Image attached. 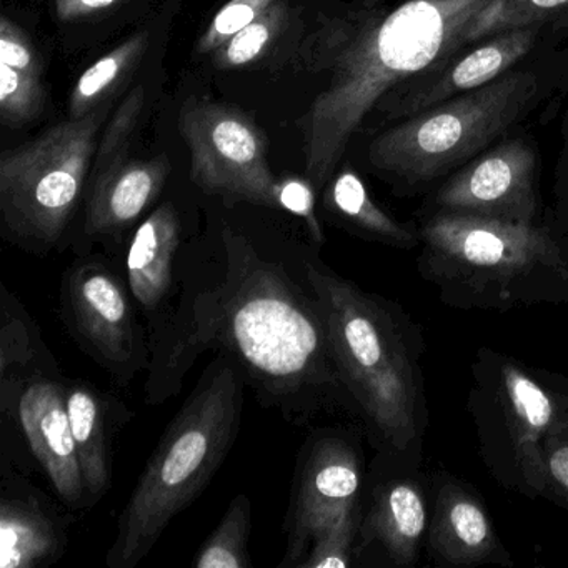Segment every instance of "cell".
Here are the masks:
<instances>
[{
    "mask_svg": "<svg viewBox=\"0 0 568 568\" xmlns=\"http://www.w3.org/2000/svg\"><path fill=\"white\" fill-rule=\"evenodd\" d=\"M311 245L264 241L224 222L184 257V295L161 364L145 378V402L179 395L204 352L237 362L262 407L288 424L355 410L332 351L321 298L308 277Z\"/></svg>",
    "mask_w": 568,
    "mask_h": 568,
    "instance_id": "obj_1",
    "label": "cell"
},
{
    "mask_svg": "<svg viewBox=\"0 0 568 568\" xmlns=\"http://www.w3.org/2000/svg\"><path fill=\"white\" fill-rule=\"evenodd\" d=\"M148 41V32L132 36L114 51L99 59L79 78L78 84L72 91L71 102H69L71 119L84 118L98 108L105 92L111 91L118 84L119 79L142 58L149 45Z\"/></svg>",
    "mask_w": 568,
    "mask_h": 568,
    "instance_id": "obj_24",
    "label": "cell"
},
{
    "mask_svg": "<svg viewBox=\"0 0 568 568\" xmlns=\"http://www.w3.org/2000/svg\"><path fill=\"white\" fill-rule=\"evenodd\" d=\"M192 239L174 202L149 212L125 242L124 281L148 332L154 371L171 344L184 295V257Z\"/></svg>",
    "mask_w": 568,
    "mask_h": 568,
    "instance_id": "obj_11",
    "label": "cell"
},
{
    "mask_svg": "<svg viewBox=\"0 0 568 568\" xmlns=\"http://www.w3.org/2000/svg\"><path fill=\"white\" fill-rule=\"evenodd\" d=\"M278 211L288 212L304 222L305 231L312 244H325V232L321 219L315 211V189L308 181L297 178H285L277 185Z\"/></svg>",
    "mask_w": 568,
    "mask_h": 568,
    "instance_id": "obj_32",
    "label": "cell"
},
{
    "mask_svg": "<svg viewBox=\"0 0 568 568\" xmlns=\"http://www.w3.org/2000/svg\"><path fill=\"white\" fill-rule=\"evenodd\" d=\"M191 151V179L227 204L278 209V181L267 159V141L255 122L234 108L192 101L179 118Z\"/></svg>",
    "mask_w": 568,
    "mask_h": 568,
    "instance_id": "obj_10",
    "label": "cell"
},
{
    "mask_svg": "<svg viewBox=\"0 0 568 568\" xmlns=\"http://www.w3.org/2000/svg\"><path fill=\"white\" fill-rule=\"evenodd\" d=\"M41 78L0 64V119L9 128L34 121L44 109Z\"/></svg>",
    "mask_w": 568,
    "mask_h": 568,
    "instance_id": "obj_28",
    "label": "cell"
},
{
    "mask_svg": "<svg viewBox=\"0 0 568 568\" xmlns=\"http://www.w3.org/2000/svg\"><path fill=\"white\" fill-rule=\"evenodd\" d=\"M68 518L16 474L2 478L0 568L55 564L68 545Z\"/></svg>",
    "mask_w": 568,
    "mask_h": 568,
    "instance_id": "obj_18",
    "label": "cell"
},
{
    "mask_svg": "<svg viewBox=\"0 0 568 568\" xmlns=\"http://www.w3.org/2000/svg\"><path fill=\"white\" fill-rule=\"evenodd\" d=\"M252 528V501L247 495L234 497L221 524L209 535L194 558L195 568H251L248 537Z\"/></svg>",
    "mask_w": 568,
    "mask_h": 568,
    "instance_id": "obj_23",
    "label": "cell"
},
{
    "mask_svg": "<svg viewBox=\"0 0 568 568\" xmlns=\"http://www.w3.org/2000/svg\"><path fill=\"white\" fill-rule=\"evenodd\" d=\"M48 372L58 374L54 355L42 338L18 295L0 285V381H16L28 375Z\"/></svg>",
    "mask_w": 568,
    "mask_h": 568,
    "instance_id": "obj_22",
    "label": "cell"
},
{
    "mask_svg": "<svg viewBox=\"0 0 568 568\" xmlns=\"http://www.w3.org/2000/svg\"><path fill=\"white\" fill-rule=\"evenodd\" d=\"M547 31L550 29L544 26H525L480 39L437 69L392 92L377 112L384 114L385 122L394 124L432 105L484 88L518 68L537 49Z\"/></svg>",
    "mask_w": 568,
    "mask_h": 568,
    "instance_id": "obj_15",
    "label": "cell"
},
{
    "mask_svg": "<svg viewBox=\"0 0 568 568\" xmlns=\"http://www.w3.org/2000/svg\"><path fill=\"white\" fill-rule=\"evenodd\" d=\"M144 99V88L139 85V88L122 102L121 108L118 109L114 118H112L108 131H105V134L102 135L101 141H99L89 182L101 178L112 165L128 158V155H125L128 154V144L129 141H131L132 134H134L139 118H141Z\"/></svg>",
    "mask_w": 568,
    "mask_h": 568,
    "instance_id": "obj_29",
    "label": "cell"
},
{
    "mask_svg": "<svg viewBox=\"0 0 568 568\" xmlns=\"http://www.w3.org/2000/svg\"><path fill=\"white\" fill-rule=\"evenodd\" d=\"M428 521L422 485L415 478H388L374 488L371 507L362 518L357 554L377 541L397 567H410L427 538Z\"/></svg>",
    "mask_w": 568,
    "mask_h": 568,
    "instance_id": "obj_19",
    "label": "cell"
},
{
    "mask_svg": "<svg viewBox=\"0 0 568 568\" xmlns=\"http://www.w3.org/2000/svg\"><path fill=\"white\" fill-rule=\"evenodd\" d=\"M119 0H55V14L62 21H78L118 4Z\"/></svg>",
    "mask_w": 568,
    "mask_h": 568,
    "instance_id": "obj_34",
    "label": "cell"
},
{
    "mask_svg": "<svg viewBox=\"0 0 568 568\" xmlns=\"http://www.w3.org/2000/svg\"><path fill=\"white\" fill-rule=\"evenodd\" d=\"M418 275L458 311L568 302V241L550 225L457 212L422 219Z\"/></svg>",
    "mask_w": 568,
    "mask_h": 568,
    "instance_id": "obj_4",
    "label": "cell"
},
{
    "mask_svg": "<svg viewBox=\"0 0 568 568\" xmlns=\"http://www.w3.org/2000/svg\"><path fill=\"white\" fill-rule=\"evenodd\" d=\"M545 500L568 510V417L544 442Z\"/></svg>",
    "mask_w": 568,
    "mask_h": 568,
    "instance_id": "obj_31",
    "label": "cell"
},
{
    "mask_svg": "<svg viewBox=\"0 0 568 568\" xmlns=\"http://www.w3.org/2000/svg\"><path fill=\"white\" fill-rule=\"evenodd\" d=\"M525 26H544L550 31L568 29V0H495L478 18L471 44Z\"/></svg>",
    "mask_w": 568,
    "mask_h": 568,
    "instance_id": "obj_25",
    "label": "cell"
},
{
    "mask_svg": "<svg viewBox=\"0 0 568 568\" xmlns=\"http://www.w3.org/2000/svg\"><path fill=\"white\" fill-rule=\"evenodd\" d=\"M0 410L14 422L29 450L69 510H88V491L69 420L61 372L0 381Z\"/></svg>",
    "mask_w": 568,
    "mask_h": 568,
    "instance_id": "obj_14",
    "label": "cell"
},
{
    "mask_svg": "<svg viewBox=\"0 0 568 568\" xmlns=\"http://www.w3.org/2000/svg\"><path fill=\"white\" fill-rule=\"evenodd\" d=\"M537 152L525 139H504L445 179L428 212H457L514 224H538Z\"/></svg>",
    "mask_w": 568,
    "mask_h": 568,
    "instance_id": "obj_13",
    "label": "cell"
},
{
    "mask_svg": "<svg viewBox=\"0 0 568 568\" xmlns=\"http://www.w3.org/2000/svg\"><path fill=\"white\" fill-rule=\"evenodd\" d=\"M325 205L351 234L400 251L420 247V231L392 217L372 199L364 181L351 169L331 179Z\"/></svg>",
    "mask_w": 568,
    "mask_h": 568,
    "instance_id": "obj_21",
    "label": "cell"
},
{
    "mask_svg": "<svg viewBox=\"0 0 568 568\" xmlns=\"http://www.w3.org/2000/svg\"><path fill=\"white\" fill-rule=\"evenodd\" d=\"M435 487L427 534L432 560L442 567H514L477 491L448 474L438 475Z\"/></svg>",
    "mask_w": 568,
    "mask_h": 568,
    "instance_id": "obj_16",
    "label": "cell"
},
{
    "mask_svg": "<svg viewBox=\"0 0 568 568\" xmlns=\"http://www.w3.org/2000/svg\"><path fill=\"white\" fill-rule=\"evenodd\" d=\"M467 412L478 454L505 490L544 497L545 437L568 417V378L480 347L471 364Z\"/></svg>",
    "mask_w": 568,
    "mask_h": 568,
    "instance_id": "obj_7",
    "label": "cell"
},
{
    "mask_svg": "<svg viewBox=\"0 0 568 568\" xmlns=\"http://www.w3.org/2000/svg\"><path fill=\"white\" fill-rule=\"evenodd\" d=\"M495 0H352L314 34V69L327 75L304 119L305 175L314 189L334 178L372 112L412 79L471 44Z\"/></svg>",
    "mask_w": 568,
    "mask_h": 568,
    "instance_id": "obj_2",
    "label": "cell"
},
{
    "mask_svg": "<svg viewBox=\"0 0 568 568\" xmlns=\"http://www.w3.org/2000/svg\"><path fill=\"white\" fill-rule=\"evenodd\" d=\"M244 374L217 352L145 464L108 550L109 568H135L172 520L211 484L242 425Z\"/></svg>",
    "mask_w": 568,
    "mask_h": 568,
    "instance_id": "obj_5",
    "label": "cell"
},
{
    "mask_svg": "<svg viewBox=\"0 0 568 568\" xmlns=\"http://www.w3.org/2000/svg\"><path fill=\"white\" fill-rule=\"evenodd\" d=\"M0 64L41 78V61L34 45L8 16L0 18Z\"/></svg>",
    "mask_w": 568,
    "mask_h": 568,
    "instance_id": "obj_33",
    "label": "cell"
},
{
    "mask_svg": "<svg viewBox=\"0 0 568 568\" xmlns=\"http://www.w3.org/2000/svg\"><path fill=\"white\" fill-rule=\"evenodd\" d=\"M169 174L168 155L149 161L125 158L89 182L82 225L85 241L101 242L108 251H119L122 242H128L129 232H134L142 215L161 197Z\"/></svg>",
    "mask_w": 568,
    "mask_h": 568,
    "instance_id": "obj_17",
    "label": "cell"
},
{
    "mask_svg": "<svg viewBox=\"0 0 568 568\" xmlns=\"http://www.w3.org/2000/svg\"><path fill=\"white\" fill-rule=\"evenodd\" d=\"M65 331L118 384L129 385L151 364L148 332L124 275L102 254L78 255L59 292Z\"/></svg>",
    "mask_w": 568,
    "mask_h": 568,
    "instance_id": "obj_9",
    "label": "cell"
},
{
    "mask_svg": "<svg viewBox=\"0 0 568 568\" xmlns=\"http://www.w3.org/2000/svg\"><path fill=\"white\" fill-rule=\"evenodd\" d=\"M109 108L48 132L0 159V217L11 244L49 255L68 244L69 231L88 192L99 131Z\"/></svg>",
    "mask_w": 568,
    "mask_h": 568,
    "instance_id": "obj_8",
    "label": "cell"
},
{
    "mask_svg": "<svg viewBox=\"0 0 568 568\" xmlns=\"http://www.w3.org/2000/svg\"><path fill=\"white\" fill-rule=\"evenodd\" d=\"M550 85L540 68L518 65L484 88L394 122L368 145V165L404 192L434 184L527 118Z\"/></svg>",
    "mask_w": 568,
    "mask_h": 568,
    "instance_id": "obj_6",
    "label": "cell"
},
{
    "mask_svg": "<svg viewBox=\"0 0 568 568\" xmlns=\"http://www.w3.org/2000/svg\"><path fill=\"white\" fill-rule=\"evenodd\" d=\"M560 237L568 241V184H564L558 192L557 222L550 225Z\"/></svg>",
    "mask_w": 568,
    "mask_h": 568,
    "instance_id": "obj_35",
    "label": "cell"
},
{
    "mask_svg": "<svg viewBox=\"0 0 568 568\" xmlns=\"http://www.w3.org/2000/svg\"><path fill=\"white\" fill-rule=\"evenodd\" d=\"M315 248H308V277L355 410L387 450H418L427 425L420 328L400 305L332 271Z\"/></svg>",
    "mask_w": 568,
    "mask_h": 568,
    "instance_id": "obj_3",
    "label": "cell"
},
{
    "mask_svg": "<svg viewBox=\"0 0 568 568\" xmlns=\"http://www.w3.org/2000/svg\"><path fill=\"white\" fill-rule=\"evenodd\" d=\"M69 420L84 477L89 504L104 498L112 487V438L115 435L114 408L111 398L85 381L65 378Z\"/></svg>",
    "mask_w": 568,
    "mask_h": 568,
    "instance_id": "obj_20",
    "label": "cell"
},
{
    "mask_svg": "<svg viewBox=\"0 0 568 568\" xmlns=\"http://www.w3.org/2000/svg\"><path fill=\"white\" fill-rule=\"evenodd\" d=\"M362 504L354 505L317 531L307 557L298 568H347L357 555Z\"/></svg>",
    "mask_w": 568,
    "mask_h": 568,
    "instance_id": "obj_26",
    "label": "cell"
},
{
    "mask_svg": "<svg viewBox=\"0 0 568 568\" xmlns=\"http://www.w3.org/2000/svg\"><path fill=\"white\" fill-rule=\"evenodd\" d=\"M361 452L345 434L332 428L308 437L295 465L291 500L285 515L287 535L282 568H298L322 527L361 504Z\"/></svg>",
    "mask_w": 568,
    "mask_h": 568,
    "instance_id": "obj_12",
    "label": "cell"
},
{
    "mask_svg": "<svg viewBox=\"0 0 568 568\" xmlns=\"http://www.w3.org/2000/svg\"><path fill=\"white\" fill-rule=\"evenodd\" d=\"M285 16H287V9L282 0H277L261 18L255 19L247 28L232 36L224 45L214 52L215 68L231 71V69L245 68L251 62L257 61L281 31Z\"/></svg>",
    "mask_w": 568,
    "mask_h": 568,
    "instance_id": "obj_27",
    "label": "cell"
},
{
    "mask_svg": "<svg viewBox=\"0 0 568 568\" xmlns=\"http://www.w3.org/2000/svg\"><path fill=\"white\" fill-rule=\"evenodd\" d=\"M277 0H231L212 19L204 34L197 42V52L201 55L212 54L224 45L232 36L247 28L248 24L261 18Z\"/></svg>",
    "mask_w": 568,
    "mask_h": 568,
    "instance_id": "obj_30",
    "label": "cell"
}]
</instances>
